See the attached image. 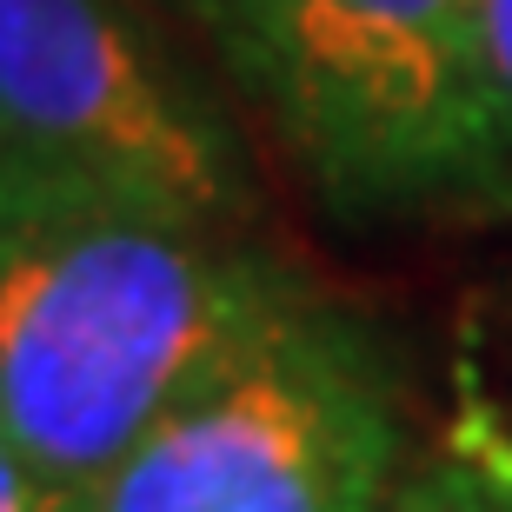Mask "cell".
I'll list each match as a JSON object with an SVG mask.
<instances>
[{
	"mask_svg": "<svg viewBox=\"0 0 512 512\" xmlns=\"http://www.w3.org/2000/svg\"><path fill=\"white\" fill-rule=\"evenodd\" d=\"M300 280L233 227L114 193L0 213V433L100 493Z\"/></svg>",
	"mask_w": 512,
	"mask_h": 512,
	"instance_id": "6da1fadb",
	"label": "cell"
},
{
	"mask_svg": "<svg viewBox=\"0 0 512 512\" xmlns=\"http://www.w3.org/2000/svg\"><path fill=\"white\" fill-rule=\"evenodd\" d=\"M227 67L340 220L466 207L512 173L479 0H247Z\"/></svg>",
	"mask_w": 512,
	"mask_h": 512,
	"instance_id": "7a4b0ae2",
	"label": "cell"
},
{
	"mask_svg": "<svg viewBox=\"0 0 512 512\" xmlns=\"http://www.w3.org/2000/svg\"><path fill=\"white\" fill-rule=\"evenodd\" d=\"M399 386L360 313L293 280L120 473L94 512H393Z\"/></svg>",
	"mask_w": 512,
	"mask_h": 512,
	"instance_id": "3957f363",
	"label": "cell"
},
{
	"mask_svg": "<svg viewBox=\"0 0 512 512\" xmlns=\"http://www.w3.org/2000/svg\"><path fill=\"white\" fill-rule=\"evenodd\" d=\"M0 127L34 193H114L233 227V133L127 0H0Z\"/></svg>",
	"mask_w": 512,
	"mask_h": 512,
	"instance_id": "277c9868",
	"label": "cell"
},
{
	"mask_svg": "<svg viewBox=\"0 0 512 512\" xmlns=\"http://www.w3.org/2000/svg\"><path fill=\"white\" fill-rule=\"evenodd\" d=\"M393 512H512V473L479 453H446L399 486Z\"/></svg>",
	"mask_w": 512,
	"mask_h": 512,
	"instance_id": "5b68a950",
	"label": "cell"
},
{
	"mask_svg": "<svg viewBox=\"0 0 512 512\" xmlns=\"http://www.w3.org/2000/svg\"><path fill=\"white\" fill-rule=\"evenodd\" d=\"M0 512H94V493L54 479L27 446L0 433Z\"/></svg>",
	"mask_w": 512,
	"mask_h": 512,
	"instance_id": "8992f818",
	"label": "cell"
},
{
	"mask_svg": "<svg viewBox=\"0 0 512 512\" xmlns=\"http://www.w3.org/2000/svg\"><path fill=\"white\" fill-rule=\"evenodd\" d=\"M479 47H486V87L512 147V0H479Z\"/></svg>",
	"mask_w": 512,
	"mask_h": 512,
	"instance_id": "52a82bcc",
	"label": "cell"
},
{
	"mask_svg": "<svg viewBox=\"0 0 512 512\" xmlns=\"http://www.w3.org/2000/svg\"><path fill=\"white\" fill-rule=\"evenodd\" d=\"M173 14H187L200 34H213V47L227 54V40H233V27H240V14H247V0H167Z\"/></svg>",
	"mask_w": 512,
	"mask_h": 512,
	"instance_id": "ba28073f",
	"label": "cell"
},
{
	"mask_svg": "<svg viewBox=\"0 0 512 512\" xmlns=\"http://www.w3.org/2000/svg\"><path fill=\"white\" fill-rule=\"evenodd\" d=\"M20 200H34V187H27V173H20V160H14V140L0 127V213H14Z\"/></svg>",
	"mask_w": 512,
	"mask_h": 512,
	"instance_id": "9c48e42d",
	"label": "cell"
},
{
	"mask_svg": "<svg viewBox=\"0 0 512 512\" xmlns=\"http://www.w3.org/2000/svg\"><path fill=\"white\" fill-rule=\"evenodd\" d=\"M459 213H479V220H512V173H499L493 187L479 193V200H466Z\"/></svg>",
	"mask_w": 512,
	"mask_h": 512,
	"instance_id": "30bf717a",
	"label": "cell"
}]
</instances>
